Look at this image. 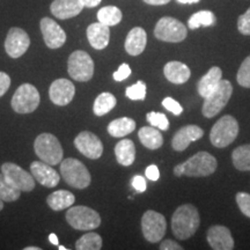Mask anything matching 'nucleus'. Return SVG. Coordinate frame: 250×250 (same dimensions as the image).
<instances>
[{
  "label": "nucleus",
  "mask_w": 250,
  "mask_h": 250,
  "mask_svg": "<svg viewBox=\"0 0 250 250\" xmlns=\"http://www.w3.org/2000/svg\"><path fill=\"white\" fill-rule=\"evenodd\" d=\"M201 217L195 206L191 204L181 205L171 217V230L180 240L191 237L198 229Z\"/></svg>",
  "instance_id": "f257e3e1"
},
{
  "label": "nucleus",
  "mask_w": 250,
  "mask_h": 250,
  "mask_svg": "<svg viewBox=\"0 0 250 250\" xmlns=\"http://www.w3.org/2000/svg\"><path fill=\"white\" fill-rule=\"evenodd\" d=\"M217 159L208 152H199L188 159L183 164L177 165L174 168V174L176 176L189 177H205L213 174L217 169Z\"/></svg>",
  "instance_id": "f03ea898"
},
{
  "label": "nucleus",
  "mask_w": 250,
  "mask_h": 250,
  "mask_svg": "<svg viewBox=\"0 0 250 250\" xmlns=\"http://www.w3.org/2000/svg\"><path fill=\"white\" fill-rule=\"evenodd\" d=\"M239 130V123L235 118L230 115H225L212 127L210 132L212 145L218 148L227 147L236 139Z\"/></svg>",
  "instance_id": "7ed1b4c3"
},
{
  "label": "nucleus",
  "mask_w": 250,
  "mask_h": 250,
  "mask_svg": "<svg viewBox=\"0 0 250 250\" xmlns=\"http://www.w3.org/2000/svg\"><path fill=\"white\" fill-rule=\"evenodd\" d=\"M34 149L36 155L46 164L56 166L62 161L64 152L61 143L54 134L41 133L34 143Z\"/></svg>",
  "instance_id": "20e7f679"
},
{
  "label": "nucleus",
  "mask_w": 250,
  "mask_h": 250,
  "mask_svg": "<svg viewBox=\"0 0 250 250\" xmlns=\"http://www.w3.org/2000/svg\"><path fill=\"white\" fill-rule=\"evenodd\" d=\"M233 86L228 80H221L217 88L204 98L202 112L205 117L212 118L218 115L232 98Z\"/></svg>",
  "instance_id": "39448f33"
},
{
  "label": "nucleus",
  "mask_w": 250,
  "mask_h": 250,
  "mask_svg": "<svg viewBox=\"0 0 250 250\" xmlns=\"http://www.w3.org/2000/svg\"><path fill=\"white\" fill-rule=\"evenodd\" d=\"M61 173L62 179L70 187L76 189H85L90 184L92 177L88 169L78 159L67 158L61 164Z\"/></svg>",
  "instance_id": "423d86ee"
},
{
  "label": "nucleus",
  "mask_w": 250,
  "mask_h": 250,
  "mask_svg": "<svg viewBox=\"0 0 250 250\" xmlns=\"http://www.w3.org/2000/svg\"><path fill=\"white\" fill-rule=\"evenodd\" d=\"M66 221L78 230H92L101 225V217L93 208L87 206H73L66 212Z\"/></svg>",
  "instance_id": "0eeeda50"
},
{
  "label": "nucleus",
  "mask_w": 250,
  "mask_h": 250,
  "mask_svg": "<svg viewBox=\"0 0 250 250\" xmlns=\"http://www.w3.org/2000/svg\"><path fill=\"white\" fill-rule=\"evenodd\" d=\"M67 72L72 79L85 83L94 76V62L90 56L83 50H77L70 55L67 61Z\"/></svg>",
  "instance_id": "6e6552de"
},
{
  "label": "nucleus",
  "mask_w": 250,
  "mask_h": 250,
  "mask_svg": "<svg viewBox=\"0 0 250 250\" xmlns=\"http://www.w3.org/2000/svg\"><path fill=\"white\" fill-rule=\"evenodd\" d=\"M40 93L31 83H23L15 90L11 105L18 114H30L40 105Z\"/></svg>",
  "instance_id": "1a4fd4ad"
},
{
  "label": "nucleus",
  "mask_w": 250,
  "mask_h": 250,
  "mask_svg": "<svg viewBox=\"0 0 250 250\" xmlns=\"http://www.w3.org/2000/svg\"><path fill=\"white\" fill-rule=\"evenodd\" d=\"M188 30L177 19L164 17L158 21L154 28V36L158 40L169 43H179L186 40Z\"/></svg>",
  "instance_id": "9d476101"
},
{
  "label": "nucleus",
  "mask_w": 250,
  "mask_h": 250,
  "mask_svg": "<svg viewBox=\"0 0 250 250\" xmlns=\"http://www.w3.org/2000/svg\"><path fill=\"white\" fill-rule=\"evenodd\" d=\"M1 174L12 187L20 191L29 192L35 188V179L31 173H28L13 162H5L1 166Z\"/></svg>",
  "instance_id": "9b49d317"
},
{
  "label": "nucleus",
  "mask_w": 250,
  "mask_h": 250,
  "mask_svg": "<svg viewBox=\"0 0 250 250\" xmlns=\"http://www.w3.org/2000/svg\"><path fill=\"white\" fill-rule=\"evenodd\" d=\"M167 229L166 218L159 212L148 210L142 218V230L144 237L151 243L161 241Z\"/></svg>",
  "instance_id": "f8f14e48"
},
{
  "label": "nucleus",
  "mask_w": 250,
  "mask_h": 250,
  "mask_svg": "<svg viewBox=\"0 0 250 250\" xmlns=\"http://www.w3.org/2000/svg\"><path fill=\"white\" fill-rule=\"evenodd\" d=\"M30 45L29 35L23 29L13 27L8 30L5 40V50L11 58H20Z\"/></svg>",
  "instance_id": "ddd939ff"
},
{
  "label": "nucleus",
  "mask_w": 250,
  "mask_h": 250,
  "mask_svg": "<svg viewBox=\"0 0 250 250\" xmlns=\"http://www.w3.org/2000/svg\"><path fill=\"white\" fill-rule=\"evenodd\" d=\"M74 146L86 158L96 160L101 158L103 153V144L96 134L89 131H83L74 139Z\"/></svg>",
  "instance_id": "4468645a"
},
{
  "label": "nucleus",
  "mask_w": 250,
  "mask_h": 250,
  "mask_svg": "<svg viewBox=\"0 0 250 250\" xmlns=\"http://www.w3.org/2000/svg\"><path fill=\"white\" fill-rule=\"evenodd\" d=\"M40 28L48 48L59 49L66 42V34L64 29L52 19L43 18L40 22Z\"/></svg>",
  "instance_id": "2eb2a0df"
},
{
  "label": "nucleus",
  "mask_w": 250,
  "mask_h": 250,
  "mask_svg": "<svg viewBox=\"0 0 250 250\" xmlns=\"http://www.w3.org/2000/svg\"><path fill=\"white\" fill-rule=\"evenodd\" d=\"M76 95V87L67 79H57L49 88V98L56 105H67Z\"/></svg>",
  "instance_id": "dca6fc26"
},
{
  "label": "nucleus",
  "mask_w": 250,
  "mask_h": 250,
  "mask_svg": "<svg viewBox=\"0 0 250 250\" xmlns=\"http://www.w3.org/2000/svg\"><path fill=\"white\" fill-rule=\"evenodd\" d=\"M30 173L37 182L45 188H55L61 181V176L52 166L42 160L31 162Z\"/></svg>",
  "instance_id": "f3484780"
},
{
  "label": "nucleus",
  "mask_w": 250,
  "mask_h": 250,
  "mask_svg": "<svg viewBox=\"0 0 250 250\" xmlns=\"http://www.w3.org/2000/svg\"><path fill=\"white\" fill-rule=\"evenodd\" d=\"M208 242L214 250H232L234 240L232 233L227 227L215 225L208 230Z\"/></svg>",
  "instance_id": "a211bd4d"
},
{
  "label": "nucleus",
  "mask_w": 250,
  "mask_h": 250,
  "mask_svg": "<svg viewBox=\"0 0 250 250\" xmlns=\"http://www.w3.org/2000/svg\"><path fill=\"white\" fill-rule=\"evenodd\" d=\"M203 136H204V131L201 127L197 125H187L174 134L171 146L175 151L182 152L188 148V146L192 142L201 139Z\"/></svg>",
  "instance_id": "6ab92c4d"
},
{
  "label": "nucleus",
  "mask_w": 250,
  "mask_h": 250,
  "mask_svg": "<svg viewBox=\"0 0 250 250\" xmlns=\"http://www.w3.org/2000/svg\"><path fill=\"white\" fill-rule=\"evenodd\" d=\"M83 5L80 0H54L50 5V11L59 20H67L83 12Z\"/></svg>",
  "instance_id": "aec40b11"
},
{
  "label": "nucleus",
  "mask_w": 250,
  "mask_h": 250,
  "mask_svg": "<svg viewBox=\"0 0 250 250\" xmlns=\"http://www.w3.org/2000/svg\"><path fill=\"white\" fill-rule=\"evenodd\" d=\"M87 39L89 44L96 50L105 49L110 40V29L101 22L92 23L87 28Z\"/></svg>",
  "instance_id": "412c9836"
},
{
  "label": "nucleus",
  "mask_w": 250,
  "mask_h": 250,
  "mask_svg": "<svg viewBox=\"0 0 250 250\" xmlns=\"http://www.w3.org/2000/svg\"><path fill=\"white\" fill-rule=\"evenodd\" d=\"M147 35L142 27H134L125 40V50L131 56H139L146 48Z\"/></svg>",
  "instance_id": "4be33fe9"
},
{
  "label": "nucleus",
  "mask_w": 250,
  "mask_h": 250,
  "mask_svg": "<svg viewBox=\"0 0 250 250\" xmlns=\"http://www.w3.org/2000/svg\"><path fill=\"white\" fill-rule=\"evenodd\" d=\"M164 73L165 77L175 85H182V83H187L191 76L190 68L186 64L177 61L167 62L165 65Z\"/></svg>",
  "instance_id": "5701e85b"
},
{
  "label": "nucleus",
  "mask_w": 250,
  "mask_h": 250,
  "mask_svg": "<svg viewBox=\"0 0 250 250\" xmlns=\"http://www.w3.org/2000/svg\"><path fill=\"white\" fill-rule=\"evenodd\" d=\"M223 80V71L220 67L213 66L208 70V73L202 78L197 83V90L202 98H206L212 90L217 88V86Z\"/></svg>",
  "instance_id": "b1692460"
},
{
  "label": "nucleus",
  "mask_w": 250,
  "mask_h": 250,
  "mask_svg": "<svg viewBox=\"0 0 250 250\" xmlns=\"http://www.w3.org/2000/svg\"><path fill=\"white\" fill-rule=\"evenodd\" d=\"M74 202H76V197L66 190H58V191L52 192L46 198V204L54 211H62L64 208H71Z\"/></svg>",
  "instance_id": "393cba45"
},
{
  "label": "nucleus",
  "mask_w": 250,
  "mask_h": 250,
  "mask_svg": "<svg viewBox=\"0 0 250 250\" xmlns=\"http://www.w3.org/2000/svg\"><path fill=\"white\" fill-rule=\"evenodd\" d=\"M115 155L122 166H131L136 159V147L132 140L123 139L115 146Z\"/></svg>",
  "instance_id": "a878e982"
},
{
  "label": "nucleus",
  "mask_w": 250,
  "mask_h": 250,
  "mask_svg": "<svg viewBox=\"0 0 250 250\" xmlns=\"http://www.w3.org/2000/svg\"><path fill=\"white\" fill-rule=\"evenodd\" d=\"M138 137L143 145L148 149H158L164 144V137L154 126L142 127L138 132Z\"/></svg>",
  "instance_id": "bb28decb"
},
{
  "label": "nucleus",
  "mask_w": 250,
  "mask_h": 250,
  "mask_svg": "<svg viewBox=\"0 0 250 250\" xmlns=\"http://www.w3.org/2000/svg\"><path fill=\"white\" fill-rule=\"evenodd\" d=\"M136 129V122L130 117L117 118L110 122L108 125V132L115 138H122L126 134L133 132Z\"/></svg>",
  "instance_id": "cd10ccee"
},
{
  "label": "nucleus",
  "mask_w": 250,
  "mask_h": 250,
  "mask_svg": "<svg viewBox=\"0 0 250 250\" xmlns=\"http://www.w3.org/2000/svg\"><path fill=\"white\" fill-rule=\"evenodd\" d=\"M116 98L111 93H102L95 99L93 105V111L96 116H103L108 114L116 105Z\"/></svg>",
  "instance_id": "c85d7f7f"
},
{
  "label": "nucleus",
  "mask_w": 250,
  "mask_h": 250,
  "mask_svg": "<svg viewBox=\"0 0 250 250\" xmlns=\"http://www.w3.org/2000/svg\"><path fill=\"white\" fill-rule=\"evenodd\" d=\"M122 18H123L122 11L116 6H104L98 12L99 22L108 27L116 26L122 21Z\"/></svg>",
  "instance_id": "c756f323"
},
{
  "label": "nucleus",
  "mask_w": 250,
  "mask_h": 250,
  "mask_svg": "<svg viewBox=\"0 0 250 250\" xmlns=\"http://www.w3.org/2000/svg\"><path fill=\"white\" fill-rule=\"evenodd\" d=\"M234 167L241 171L250 170V145L239 146L232 153Z\"/></svg>",
  "instance_id": "7c9ffc66"
},
{
  "label": "nucleus",
  "mask_w": 250,
  "mask_h": 250,
  "mask_svg": "<svg viewBox=\"0 0 250 250\" xmlns=\"http://www.w3.org/2000/svg\"><path fill=\"white\" fill-rule=\"evenodd\" d=\"M215 24V15L211 11H199L188 20V27L195 30L199 27H210Z\"/></svg>",
  "instance_id": "2f4dec72"
},
{
  "label": "nucleus",
  "mask_w": 250,
  "mask_h": 250,
  "mask_svg": "<svg viewBox=\"0 0 250 250\" xmlns=\"http://www.w3.org/2000/svg\"><path fill=\"white\" fill-rule=\"evenodd\" d=\"M102 248V237L98 233H87L76 242L78 250H99Z\"/></svg>",
  "instance_id": "473e14b6"
},
{
  "label": "nucleus",
  "mask_w": 250,
  "mask_h": 250,
  "mask_svg": "<svg viewBox=\"0 0 250 250\" xmlns=\"http://www.w3.org/2000/svg\"><path fill=\"white\" fill-rule=\"evenodd\" d=\"M21 191L20 190L15 189L14 187H12L11 184L7 182V180L5 179L4 175L0 173V199L2 202H15L20 198Z\"/></svg>",
  "instance_id": "72a5a7b5"
},
{
  "label": "nucleus",
  "mask_w": 250,
  "mask_h": 250,
  "mask_svg": "<svg viewBox=\"0 0 250 250\" xmlns=\"http://www.w3.org/2000/svg\"><path fill=\"white\" fill-rule=\"evenodd\" d=\"M146 118H147L148 123L152 125V126L158 127L159 130L167 131L169 129V121H168L167 116L162 112H155L151 111L146 115Z\"/></svg>",
  "instance_id": "f704fd0d"
},
{
  "label": "nucleus",
  "mask_w": 250,
  "mask_h": 250,
  "mask_svg": "<svg viewBox=\"0 0 250 250\" xmlns=\"http://www.w3.org/2000/svg\"><path fill=\"white\" fill-rule=\"evenodd\" d=\"M237 83L245 88H250V56H248L240 66L236 77Z\"/></svg>",
  "instance_id": "c9c22d12"
},
{
  "label": "nucleus",
  "mask_w": 250,
  "mask_h": 250,
  "mask_svg": "<svg viewBox=\"0 0 250 250\" xmlns=\"http://www.w3.org/2000/svg\"><path fill=\"white\" fill-rule=\"evenodd\" d=\"M126 96L129 98L130 100H133V101H143V100H145V96H146V85L145 83H143V81H138V83H136L134 85L127 87L126 88Z\"/></svg>",
  "instance_id": "e433bc0d"
},
{
  "label": "nucleus",
  "mask_w": 250,
  "mask_h": 250,
  "mask_svg": "<svg viewBox=\"0 0 250 250\" xmlns=\"http://www.w3.org/2000/svg\"><path fill=\"white\" fill-rule=\"evenodd\" d=\"M236 203L239 208L246 217L250 218V195L247 192L236 193Z\"/></svg>",
  "instance_id": "4c0bfd02"
},
{
  "label": "nucleus",
  "mask_w": 250,
  "mask_h": 250,
  "mask_svg": "<svg viewBox=\"0 0 250 250\" xmlns=\"http://www.w3.org/2000/svg\"><path fill=\"white\" fill-rule=\"evenodd\" d=\"M237 29L242 35L250 36V7L237 20Z\"/></svg>",
  "instance_id": "58836bf2"
},
{
  "label": "nucleus",
  "mask_w": 250,
  "mask_h": 250,
  "mask_svg": "<svg viewBox=\"0 0 250 250\" xmlns=\"http://www.w3.org/2000/svg\"><path fill=\"white\" fill-rule=\"evenodd\" d=\"M162 105L164 108L167 109L168 111H170L171 114L174 115H181L183 111V107L176 100H174L173 98H166L164 101H162Z\"/></svg>",
  "instance_id": "ea45409f"
},
{
  "label": "nucleus",
  "mask_w": 250,
  "mask_h": 250,
  "mask_svg": "<svg viewBox=\"0 0 250 250\" xmlns=\"http://www.w3.org/2000/svg\"><path fill=\"white\" fill-rule=\"evenodd\" d=\"M130 74H131V68L129 65L122 64L121 66L118 67V70L112 74V77H114V79L116 81H123L126 79L127 77H130Z\"/></svg>",
  "instance_id": "a19ab883"
},
{
  "label": "nucleus",
  "mask_w": 250,
  "mask_h": 250,
  "mask_svg": "<svg viewBox=\"0 0 250 250\" xmlns=\"http://www.w3.org/2000/svg\"><path fill=\"white\" fill-rule=\"evenodd\" d=\"M11 86V78L5 72H0V98L4 96Z\"/></svg>",
  "instance_id": "79ce46f5"
},
{
  "label": "nucleus",
  "mask_w": 250,
  "mask_h": 250,
  "mask_svg": "<svg viewBox=\"0 0 250 250\" xmlns=\"http://www.w3.org/2000/svg\"><path fill=\"white\" fill-rule=\"evenodd\" d=\"M132 187L134 188V190H136L137 192H144L146 190V188H147V184H146V180L144 179L143 176H140V175H137V176H134L132 179Z\"/></svg>",
  "instance_id": "37998d69"
},
{
  "label": "nucleus",
  "mask_w": 250,
  "mask_h": 250,
  "mask_svg": "<svg viewBox=\"0 0 250 250\" xmlns=\"http://www.w3.org/2000/svg\"><path fill=\"white\" fill-rule=\"evenodd\" d=\"M146 177L151 181H158L159 177H160V171H159V168L156 167L155 165H151L146 168Z\"/></svg>",
  "instance_id": "c03bdc74"
},
{
  "label": "nucleus",
  "mask_w": 250,
  "mask_h": 250,
  "mask_svg": "<svg viewBox=\"0 0 250 250\" xmlns=\"http://www.w3.org/2000/svg\"><path fill=\"white\" fill-rule=\"evenodd\" d=\"M161 250H182L183 247H181L179 243H176L173 240H166L160 245Z\"/></svg>",
  "instance_id": "a18cd8bd"
},
{
  "label": "nucleus",
  "mask_w": 250,
  "mask_h": 250,
  "mask_svg": "<svg viewBox=\"0 0 250 250\" xmlns=\"http://www.w3.org/2000/svg\"><path fill=\"white\" fill-rule=\"evenodd\" d=\"M81 4L83 5V7H88V8H93L96 7V6L101 4L102 0H80Z\"/></svg>",
  "instance_id": "49530a36"
},
{
  "label": "nucleus",
  "mask_w": 250,
  "mask_h": 250,
  "mask_svg": "<svg viewBox=\"0 0 250 250\" xmlns=\"http://www.w3.org/2000/svg\"><path fill=\"white\" fill-rule=\"evenodd\" d=\"M144 2L148 5L153 6H159V5H166L168 2H170V0H144Z\"/></svg>",
  "instance_id": "de8ad7c7"
},
{
  "label": "nucleus",
  "mask_w": 250,
  "mask_h": 250,
  "mask_svg": "<svg viewBox=\"0 0 250 250\" xmlns=\"http://www.w3.org/2000/svg\"><path fill=\"white\" fill-rule=\"evenodd\" d=\"M49 241L52 243V245L54 246H59V242H58V237H57V235H56V234H50L49 235Z\"/></svg>",
  "instance_id": "09e8293b"
},
{
  "label": "nucleus",
  "mask_w": 250,
  "mask_h": 250,
  "mask_svg": "<svg viewBox=\"0 0 250 250\" xmlns=\"http://www.w3.org/2000/svg\"><path fill=\"white\" fill-rule=\"evenodd\" d=\"M176 1L180 2V4H197L201 0H176Z\"/></svg>",
  "instance_id": "8fccbe9b"
},
{
  "label": "nucleus",
  "mask_w": 250,
  "mask_h": 250,
  "mask_svg": "<svg viewBox=\"0 0 250 250\" xmlns=\"http://www.w3.org/2000/svg\"><path fill=\"white\" fill-rule=\"evenodd\" d=\"M24 250H41V248H39V247H26Z\"/></svg>",
  "instance_id": "3c124183"
},
{
  "label": "nucleus",
  "mask_w": 250,
  "mask_h": 250,
  "mask_svg": "<svg viewBox=\"0 0 250 250\" xmlns=\"http://www.w3.org/2000/svg\"><path fill=\"white\" fill-rule=\"evenodd\" d=\"M2 208H4V202H2L1 199H0V211H1Z\"/></svg>",
  "instance_id": "603ef678"
},
{
  "label": "nucleus",
  "mask_w": 250,
  "mask_h": 250,
  "mask_svg": "<svg viewBox=\"0 0 250 250\" xmlns=\"http://www.w3.org/2000/svg\"><path fill=\"white\" fill-rule=\"evenodd\" d=\"M58 249L59 250H67V248H65V247H62V246H59Z\"/></svg>",
  "instance_id": "864d4df0"
}]
</instances>
